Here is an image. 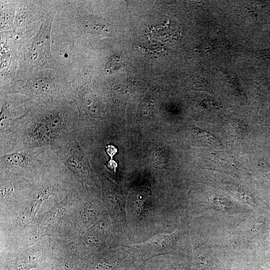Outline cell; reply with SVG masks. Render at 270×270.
<instances>
[{
	"mask_svg": "<svg viewBox=\"0 0 270 270\" xmlns=\"http://www.w3.org/2000/svg\"><path fill=\"white\" fill-rule=\"evenodd\" d=\"M54 17L52 12H48L37 32L22 48L14 79L24 78L42 70L62 69V64L54 60L50 52V33Z\"/></svg>",
	"mask_w": 270,
	"mask_h": 270,
	"instance_id": "cell-3",
	"label": "cell"
},
{
	"mask_svg": "<svg viewBox=\"0 0 270 270\" xmlns=\"http://www.w3.org/2000/svg\"><path fill=\"white\" fill-rule=\"evenodd\" d=\"M104 164L108 170L115 172L118 164L113 159H110L106 162Z\"/></svg>",
	"mask_w": 270,
	"mask_h": 270,
	"instance_id": "cell-10",
	"label": "cell"
},
{
	"mask_svg": "<svg viewBox=\"0 0 270 270\" xmlns=\"http://www.w3.org/2000/svg\"><path fill=\"white\" fill-rule=\"evenodd\" d=\"M60 162L56 154L46 147L14 152L0 156V170L16 174H42Z\"/></svg>",
	"mask_w": 270,
	"mask_h": 270,
	"instance_id": "cell-4",
	"label": "cell"
},
{
	"mask_svg": "<svg viewBox=\"0 0 270 270\" xmlns=\"http://www.w3.org/2000/svg\"><path fill=\"white\" fill-rule=\"evenodd\" d=\"M18 4V2H1V32L12 30L14 18L16 12Z\"/></svg>",
	"mask_w": 270,
	"mask_h": 270,
	"instance_id": "cell-8",
	"label": "cell"
},
{
	"mask_svg": "<svg viewBox=\"0 0 270 270\" xmlns=\"http://www.w3.org/2000/svg\"><path fill=\"white\" fill-rule=\"evenodd\" d=\"M47 69L1 85L0 96L21 94L38 104H50L71 98L70 81L60 71Z\"/></svg>",
	"mask_w": 270,
	"mask_h": 270,
	"instance_id": "cell-2",
	"label": "cell"
},
{
	"mask_svg": "<svg viewBox=\"0 0 270 270\" xmlns=\"http://www.w3.org/2000/svg\"><path fill=\"white\" fill-rule=\"evenodd\" d=\"M78 123V110L72 98L46 105L30 102L12 152L42 147L53 151L77 138Z\"/></svg>",
	"mask_w": 270,
	"mask_h": 270,
	"instance_id": "cell-1",
	"label": "cell"
},
{
	"mask_svg": "<svg viewBox=\"0 0 270 270\" xmlns=\"http://www.w3.org/2000/svg\"><path fill=\"white\" fill-rule=\"evenodd\" d=\"M106 153L110 157V159H112L113 156L117 152V148L112 144H107L104 148Z\"/></svg>",
	"mask_w": 270,
	"mask_h": 270,
	"instance_id": "cell-9",
	"label": "cell"
},
{
	"mask_svg": "<svg viewBox=\"0 0 270 270\" xmlns=\"http://www.w3.org/2000/svg\"><path fill=\"white\" fill-rule=\"evenodd\" d=\"M20 34L13 30L1 32V80H6L8 76L10 78L18 68L22 51Z\"/></svg>",
	"mask_w": 270,
	"mask_h": 270,
	"instance_id": "cell-5",
	"label": "cell"
},
{
	"mask_svg": "<svg viewBox=\"0 0 270 270\" xmlns=\"http://www.w3.org/2000/svg\"><path fill=\"white\" fill-rule=\"evenodd\" d=\"M40 7L36 2L25 1L18 2L12 30L22 34L24 30L39 18H43L40 14Z\"/></svg>",
	"mask_w": 270,
	"mask_h": 270,
	"instance_id": "cell-7",
	"label": "cell"
},
{
	"mask_svg": "<svg viewBox=\"0 0 270 270\" xmlns=\"http://www.w3.org/2000/svg\"><path fill=\"white\" fill-rule=\"evenodd\" d=\"M175 233L158 235L140 244L124 245V248L130 255L136 258L146 260L154 256L168 253L174 244Z\"/></svg>",
	"mask_w": 270,
	"mask_h": 270,
	"instance_id": "cell-6",
	"label": "cell"
}]
</instances>
